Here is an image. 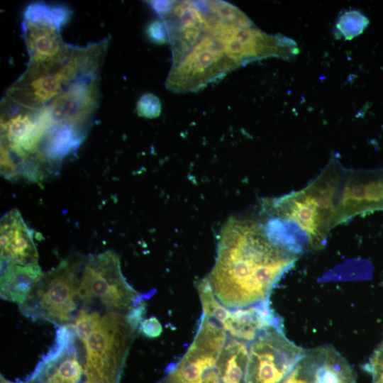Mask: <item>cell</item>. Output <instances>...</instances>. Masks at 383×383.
Wrapping results in <instances>:
<instances>
[{"mask_svg": "<svg viewBox=\"0 0 383 383\" xmlns=\"http://www.w3.org/2000/svg\"><path fill=\"white\" fill-rule=\"evenodd\" d=\"M298 257L271 241L260 222L232 218L221 232L216 262L205 279L224 306L244 308L269 300Z\"/></svg>", "mask_w": 383, "mask_h": 383, "instance_id": "1", "label": "cell"}, {"mask_svg": "<svg viewBox=\"0 0 383 383\" xmlns=\"http://www.w3.org/2000/svg\"><path fill=\"white\" fill-rule=\"evenodd\" d=\"M109 38L83 47L74 46L71 57L58 70L32 79H17L6 90L4 106L38 111L67 86L84 77L99 74Z\"/></svg>", "mask_w": 383, "mask_h": 383, "instance_id": "2", "label": "cell"}, {"mask_svg": "<svg viewBox=\"0 0 383 383\" xmlns=\"http://www.w3.org/2000/svg\"><path fill=\"white\" fill-rule=\"evenodd\" d=\"M137 329L128 313L106 311L100 315L81 342L85 354L83 383H119Z\"/></svg>", "mask_w": 383, "mask_h": 383, "instance_id": "3", "label": "cell"}, {"mask_svg": "<svg viewBox=\"0 0 383 383\" xmlns=\"http://www.w3.org/2000/svg\"><path fill=\"white\" fill-rule=\"evenodd\" d=\"M83 260L66 259L43 273L20 304L21 312L33 320L62 326L70 324L81 302L79 289Z\"/></svg>", "mask_w": 383, "mask_h": 383, "instance_id": "4", "label": "cell"}, {"mask_svg": "<svg viewBox=\"0 0 383 383\" xmlns=\"http://www.w3.org/2000/svg\"><path fill=\"white\" fill-rule=\"evenodd\" d=\"M79 296L82 307L97 304L106 311L128 313L142 301L140 294L126 281L119 257L111 250L83 259Z\"/></svg>", "mask_w": 383, "mask_h": 383, "instance_id": "5", "label": "cell"}, {"mask_svg": "<svg viewBox=\"0 0 383 383\" xmlns=\"http://www.w3.org/2000/svg\"><path fill=\"white\" fill-rule=\"evenodd\" d=\"M240 66L225 53L219 41L204 28L194 46L173 62L166 86L176 92L198 91Z\"/></svg>", "mask_w": 383, "mask_h": 383, "instance_id": "6", "label": "cell"}, {"mask_svg": "<svg viewBox=\"0 0 383 383\" xmlns=\"http://www.w3.org/2000/svg\"><path fill=\"white\" fill-rule=\"evenodd\" d=\"M306 350L289 340L283 326H272L248 344L245 383H279Z\"/></svg>", "mask_w": 383, "mask_h": 383, "instance_id": "7", "label": "cell"}, {"mask_svg": "<svg viewBox=\"0 0 383 383\" xmlns=\"http://www.w3.org/2000/svg\"><path fill=\"white\" fill-rule=\"evenodd\" d=\"M228 338L220 324L202 316L186 353L159 383H201L205 374L216 367Z\"/></svg>", "mask_w": 383, "mask_h": 383, "instance_id": "8", "label": "cell"}, {"mask_svg": "<svg viewBox=\"0 0 383 383\" xmlns=\"http://www.w3.org/2000/svg\"><path fill=\"white\" fill-rule=\"evenodd\" d=\"M100 101L99 74L78 79L40 111L49 130L68 124L87 132Z\"/></svg>", "mask_w": 383, "mask_h": 383, "instance_id": "9", "label": "cell"}, {"mask_svg": "<svg viewBox=\"0 0 383 383\" xmlns=\"http://www.w3.org/2000/svg\"><path fill=\"white\" fill-rule=\"evenodd\" d=\"M265 216L283 220L298 228L306 238L309 250L323 247L333 226V218L321 210L303 189L265 203Z\"/></svg>", "mask_w": 383, "mask_h": 383, "instance_id": "10", "label": "cell"}, {"mask_svg": "<svg viewBox=\"0 0 383 383\" xmlns=\"http://www.w3.org/2000/svg\"><path fill=\"white\" fill-rule=\"evenodd\" d=\"M21 30L29 59L18 79H32L55 72L71 57L74 46L63 40L60 30L23 21Z\"/></svg>", "mask_w": 383, "mask_h": 383, "instance_id": "11", "label": "cell"}, {"mask_svg": "<svg viewBox=\"0 0 383 383\" xmlns=\"http://www.w3.org/2000/svg\"><path fill=\"white\" fill-rule=\"evenodd\" d=\"M72 323L60 326L54 344L23 383H79L84 368L77 349Z\"/></svg>", "mask_w": 383, "mask_h": 383, "instance_id": "12", "label": "cell"}, {"mask_svg": "<svg viewBox=\"0 0 383 383\" xmlns=\"http://www.w3.org/2000/svg\"><path fill=\"white\" fill-rule=\"evenodd\" d=\"M378 210H383V170L347 173L337 197L334 226Z\"/></svg>", "mask_w": 383, "mask_h": 383, "instance_id": "13", "label": "cell"}, {"mask_svg": "<svg viewBox=\"0 0 383 383\" xmlns=\"http://www.w3.org/2000/svg\"><path fill=\"white\" fill-rule=\"evenodd\" d=\"M279 383H356V375L349 362L327 345L306 350Z\"/></svg>", "mask_w": 383, "mask_h": 383, "instance_id": "14", "label": "cell"}, {"mask_svg": "<svg viewBox=\"0 0 383 383\" xmlns=\"http://www.w3.org/2000/svg\"><path fill=\"white\" fill-rule=\"evenodd\" d=\"M1 106V145L20 156L38 154L40 143L48 131L38 111Z\"/></svg>", "mask_w": 383, "mask_h": 383, "instance_id": "15", "label": "cell"}, {"mask_svg": "<svg viewBox=\"0 0 383 383\" xmlns=\"http://www.w3.org/2000/svg\"><path fill=\"white\" fill-rule=\"evenodd\" d=\"M0 247L1 262L38 263L33 233L17 209L9 211L1 219Z\"/></svg>", "mask_w": 383, "mask_h": 383, "instance_id": "16", "label": "cell"}, {"mask_svg": "<svg viewBox=\"0 0 383 383\" xmlns=\"http://www.w3.org/2000/svg\"><path fill=\"white\" fill-rule=\"evenodd\" d=\"M221 326L228 337L249 344L269 328L283 326L281 318L272 309L267 300L250 306L231 309Z\"/></svg>", "mask_w": 383, "mask_h": 383, "instance_id": "17", "label": "cell"}, {"mask_svg": "<svg viewBox=\"0 0 383 383\" xmlns=\"http://www.w3.org/2000/svg\"><path fill=\"white\" fill-rule=\"evenodd\" d=\"M42 274L38 263L1 262V299L19 305L23 304Z\"/></svg>", "mask_w": 383, "mask_h": 383, "instance_id": "18", "label": "cell"}, {"mask_svg": "<svg viewBox=\"0 0 383 383\" xmlns=\"http://www.w3.org/2000/svg\"><path fill=\"white\" fill-rule=\"evenodd\" d=\"M87 133L68 124L54 126L44 135L38 153L45 164H60L79 148Z\"/></svg>", "mask_w": 383, "mask_h": 383, "instance_id": "19", "label": "cell"}, {"mask_svg": "<svg viewBox=\"0 0 383 383\" xmlns=\"http://www.w3.org/2000/svg\"><path fill=\"white\" fill-rule=\"evenodd\" d=\"M248 344L228 338L216 367L221 383H245Z\"/></svg>", "mask_w": 383, "mask_h": 383, "instance_id": "20", "label": "cell"}, {"mask_svg": "<svg viewBox=\"0 0 383 383\" xmlns=\"http://www.w3.org/2000/svg\"><path fill=\"white\" fill-rule=\"evenodd\" d=\"M71 10L64 5L35 2L28 5L23 21L49 26L60 30L71 18Z\"/></svg>", "mask_w": 383, "mask_h": 383, "instance_id": "21", "label": "cell"}, {"mask_svg": "<svg viewBox=\"0 0 383 383\" xmlns=\"http://www.w3.org/2000/svg\"><path fill=\"white\" fill-rule=\"evenodd\" d=\"M369 19L357 10H350L342 14L336 23L340 37L351 40L360 35L367 27Z\"/></svg>", "mask_w": 383, "mask_h": 383, "instance_id": "22", "label": "cell"}, {"mask_svg": "<svg viewBox=\"0 0 383 383\" xmlns=\"http://www.w3.org/2000/svg\"><path fill=\"white\" fill-rule=\"evenodd\" d=\"M161 109L160 99L151 93H147L140 96L136 105L138 116L147 118L157 117L161 113Z\"/></svg>", "mask_w": 383, "mask_h": 383, "instance_id": "23", "label": "cell"}, {"mask_svg": "<svg viewBox=\"0 0 383 383\" xmlns=\"http://www.w3.org/2000/svg\"><path fill=\"white\" fill-rule=\"evenodd\" d=\"M146 33L153 43L163 44L168 41L166 26L161 18L152 21L147 28Z\"/></svg>", "mask_w": 383, "mask_h": 383, "instance_id": "24", "label": "cell"}, {"mask_svg": "<svg viewBox=\"0 0 383 383\" xmlns=\"http://www.w3.org/2000/svg\"><path fill=\"white\" fill-rule=\"evenodd\" d=\"M140 331L148 338H156L159 336L162 328L155 317H150L142 321L139 327Z\"/></svg>", "mask_w": 383, "mask_h": 383, "instance_id": "25", "label": "cell"}, {"mask_svg": "<svg viewBox=\"0 0 383 383\" xmlns=\"http://www.w3.org/2000/svg\"><path fill=\"white\" fill-rule=\"evenodd\" d=\"M201 383H221L216 367L205 374Z\"/></svg>", "mask_w": 383, "mask_h": 383, "instance_id": "26", "label": "cell"}, {"mask_svg": "<svg viewBox=\"0 0 383 383\" xmlns=\"http://www.w3.org/2000/svg\"><path fill=\"white\" fill-rule=\"evenodd\" d=\"M1 383H23V382H13L6 379L4 377H2V375H1Z\"/></svg>", "mask_w": 383, "mask_h": 383, "instance_id": "27", "label": "cell"}]
</instances>
